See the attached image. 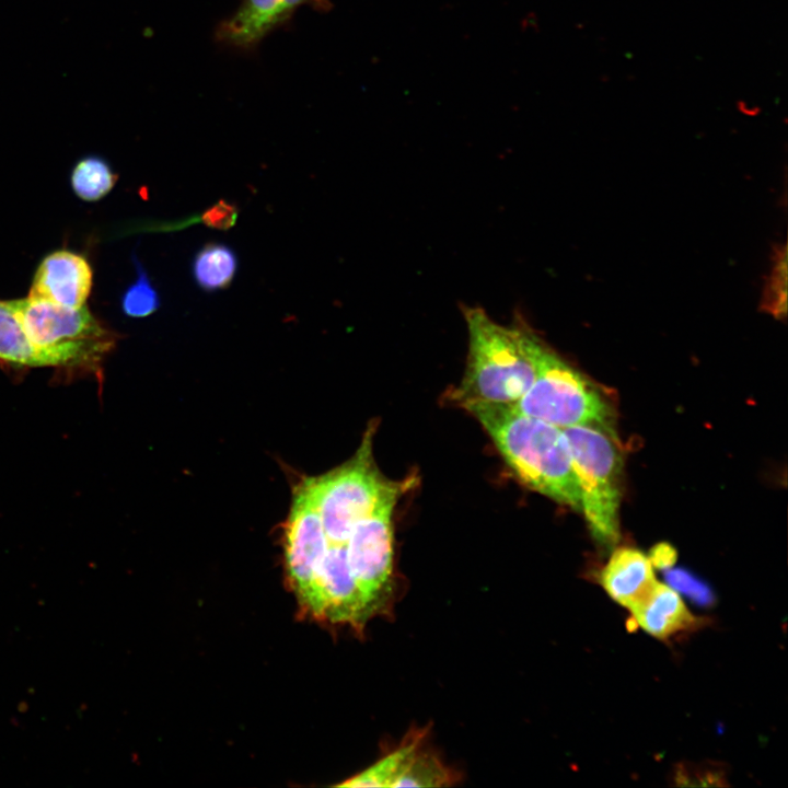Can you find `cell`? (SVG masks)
<instances>
[{
  "label": "cell",
  "mask_w": 788,
  "mask_h": 788,
  "mask_svg": "<svg viewBox=\"0 0 788 788\" xmlns=\"http://www.w3.org/2000/svg\"><path fill=\"white\" fill-rule=\"evenodd\" d=\"M237 209L228 201L220 200L202 215V221L210 228L228 230L234 225Z\"/></svg>",
  "instance_id": "cell-22"
},
{
  "label": "cell",
  "mask_w": 788,
  "mask_h": 788,
  "mask_svg": "<svg viewBox=\"0 0 788 788\" xmlns=\"http://www.w3.org/2000/svg\"><path fill=\"white\" fill-rule=\"evenodd\" d=\"M371 438L369 431L349 462L300 486L318 513L329 544H346L355 525L399 487L378 471Z\"/></svg>",
  "instance_id": "cell-6"
},
{
  "label": "cell",
  "mask_w": 788,
  "mask_h": 788,
  "mask_svg": "<svg viewBox=\"0 0 788 788\" xmlns=\"http://www.w3.org/2000/svg\"><path fill=\"white\" fill-rule=\"evenodd\" d=\"M577 478L581 509L594 538L611 546L619 538L622 459L613 428L580 425L563 429Z\"/></svg>",
  "instance_id": "cell-5"
},
{
  "label": "cell",
  "mask_w": 788,
  "mask_h": 788,
  "mask_svg": "<svg viewBox=\"0 0 788 788\" xmlns=\"http://www.w3.org/2000/svg\"><path fill=\"white\" fill-rule=\"evenodd\" d=\"M401 490L402 486L385 495L355 525L346 543L351 573L371 613L385 596L392 576V515Z\"/></svg>",
  "instance_id": "cell-7"
},
{
  "label": "cell",
  "mask_w": 788,
  "mask_h": 788,
  "mask_svg": "<svg viewBox=\"0 0 788 788\" xmlns=\"http://www.w3.org/2000/svg\"><path fill=\"white\" fill-rule=\"evenodd\" d=\"M464 317L468 356L455 398L462 406L513 405L535 378V334L523 324L501 325L480 308H464Z\"/></svg>",
  "instance_id": "cell-2"
},
{
  "label": "cell",
  "mask_w": 788,
  "mask_h": 788,
  "mask_svg": "<svg viewBox=\"0 0 788 788\" xmlns=\"http://www.w3.org/2000/svg\"><path fill=\"white\" fill-rule=\"evenodd\" d=\"M463 407L480 422L524 485L580 511V491L563 429L511 405L470 403Z\"/></svg>",
  "instance_id": "cell-1"
},
{
  "label": "cell",
  "mask_w": 788,
  "mask_h": 788,
  "mask_svg": "<svg viewBox=\"0 0 788 788\" xmlns=\"http://www.w3.org/2000/svg\"><path fill=\"white\" fill-rule=\"evenodd\" d=\"M24 333L42 368L102 376V363L116 335L86 308H67L28 298L13 300Z\"/></svg>",
  "instance_id": "cell-3"
},
{
  "label": "cell",
  "mask_w": 788,
  "mask_h": 788,
  "mask_svg": "<svg viewBox=\"0 0 788 788\" xmlns=\"http://www.w3.org/2000/svg\"><path fill=\"white\" fill-rule=\"evenodd\" d=\"M679 786H723L726 777L723 770L714 765L682 764L674 776Z\"/></svg>",
  "instance_id": "cell-21"
},
{
  "label": "cell",
  "mask_w": 788,
  "mask_h": 788,
  "mask_svg": "<svg viewBox=\"0 0 788 788\" xmlns=\"http://www.w3.org/2000/svg\"><path fill=\"white\" fill-rule=\"evenodd\" d=\"M601 581L607 594L629 610L658 582L648 556L631 547L614 551L603 568Z\"/></svg>",
  "instance_id": "cell-11"
},
{
  "label": "cell",
  "mask_w": 788,
  "mask_h": 788,
  "mask_svg": "<svg viewBox=\"0 0 788 788\" xmlns=\"http://www.w3.org/2000/svg\"><path fill=\"white\" fill-rule=\"evenodd\" d=\"M453 779L434 755L417 751L392 787H443L451 785Z\"/></svg>",
  "instance_id": "cell-17"
},
{
  "label": "cell",
  "mask_w": 788,
  "mask_h": 788,
  "mask_svg": "<svg viewBox=\"0 0 788 788\" xmlns=\"http://www.w3.org/2000/svg\"><path fill=\"white\" fill-rule=\"evenodd\" d=\"M738 107H739V109H741L742 112L748 113V114H750V115H754V114H756V113L760 111V108H758V107H755V106H753V107L750 108V107L748 106V104H746L745 102H743V101L738 102Z\"/></svg>",
  "instance_id": "cell-24"
},
{
  "label": "cell",
  "mask_w": 788,
  "mask_h": 788,
  "mask_svg": "<svg viewBox=\"0 0 788 788\" xmlns=\"http://www.w3.org/2000/svg\"><path fill=\"white\" fill-rule=\"evenodd\" d=\"M630 611L644 630L661 639L699 622L690 613L677 592L660 582Z\"/></svg>",
  "instance_id": "cell-12"
},
{
  "label": "cell",
  "mask_w": 788,
  "mask_h": 788,
  "mask_svg": "<svg viewBox=\"0 0 788 788\" xmlns=\"http://www.w3.org/2000/svg\"><path fill=\"white\" fill-rule=\"evenodd\" d=\"M0 361L15 369L42 368L24 333L13 300H0Z\"/></svg>",
  "instance_id": "cell-14"
},
{
  "label": "cell",
  "mask_w": 788,
  "mask_h": 788,
  "mask_svg": "<svg viewBox=\"0 0 788 788\" xmlns=\"http://www.w3.org/2000/svg\"><path fill=\"white\" fill-rule=\"evenodd\" d=\"M761 309L784 320L787 315V248L778 246L774 253L772 268L764 286Z\"/></svg>",
  "instance_id": "cell-18"
},
{
  "label": "cell",
  "mask_w": 788,
  "mask_h": 788,
  "mask_svg": "<svg viewBox=\"0 0 788 788\" xmlns=\"http://www.w3.org/2000/svg\"><path fill=\"white\" fill-rule=\"evenodd\" d=\"M669 586L676 592L687 596L694 603L708 606L714 603L715 595L711 588L691 571L683 568H669L665 572Z\"/></svg>",
  "instance_id": "cell-20"
},
{
  "label": "cell",
  "mask_w": 788,
  "mask_h": 788,
  "mask_svg": "<svg viewBox=\"0 0 788 788\" xmlns=\"http://www.w3.org/2000/svg\"><path fill=\"white\" fill-rule=\"evenodd\" d=\"M424 733L413 734L392 753L383 756L373 765L356 776L338 784L340 787H392L395 779L404 772L418 746Z\"/></svg>",
  "instance_id": "cell-15"
},
{
  "label": "cell",
  "mask_w": 788,
  "mask_h": 788,
  "mask_svg": "<svg viewBox=\"0 0 788 788\" xmlns=\"http://www.w3.org/2000/svg\"><path fill=\"white\" fill-rule=\"evenodd\" d=\"M533 354L535 378L511 405L515 410L560 429L580 425L612 428V406L593 383L536 335Z\"/></svg>",
  "instance_id": "cell-4"
},
{
  "label": "cell",
  "mask_w": 788,
  "mask_h": 788,
  "mask_svg": "<svg viewBox=\"0 0 788 788\" xmlns=\"http://www.w3.org/2000/svg\"><path fill=\"white\" fill-rule=\"evenodd\" d=\"M327 546L321 518L299 488L285 530V560L290 584L301 605L309 596Z\"/></svg>",
  "instance_id": "cell-8"
},
{
  "label": "cell",
  "mask_w": 788,
  "mask_h": 788,
  "mask_svg": "<svg viewBox=\"0 0 788 788\" xmlns=\"http://www.w3.org/2000/svg\"><path fill=\"white\" fill-rule=\"evenodd\" d=\"M237 270L234 251L222 243L205 244L193 260V276L205 291L212 292L230 286Z\"/></svg>",
  "instance_id": "cell-13"
},
{
  "label": "cell",
  "mask_w": 788,
  "mask_h": 788,
  "mask_svg": "<svg viewBox=\"0 0 788 788\" xmlns=\"http://www.w3.org/2000/svg\"><path fill=\"white\" fill-rule=\"evenodd\" d=\"M70 181L80 199L97 201L113 189L117 175L102 158L85 157L74 165Z\"/></svg>",
  "instance_id": "cell-16"
},
{
  "label": "cell",
  "mask_w": 788,
  "mask_h": 788,
  "mask_svg": "<svg viewBox=\"0 0 788 788\" xmlns=\"http://www.w3.org/2000/svg\"><path fill=\"white\" fill-rule=\"evenodd\" d=\"M648 558L652 567L669 569L676 560V552L670 544L659 543L651 548Z\"/></svg>",
  "instance_id": "cell-23"
},
{
  "label": "cell",
  "mask_w": 788,
  "mask_h": 788,
  "mask_svg": "<svg viewBox=\"0 0 788 788\" xmlns=\"http://www.w3.org/2000/svg\"><path fill=\"white\" fill-rule=\"evenodd\" d=\"M306 0H244L237 11L223 21L218 38L228 45L247 48L288 20Z\"/></svg>",
  "instance_id": "cell-10"
},
{
  "label": "cell",
  "mask_w": 788,
  "mask_h": 788,
  "mask_svg": "<svg viewBox=\"0 0 788 788\" xmlns=\"http://www.w3.org/2000/svg\"><path fill=\"white\" fill-rule=\"evenodd\" d=\"M92 279V268L83 255L67 250L55 251L38 265L27 298L80 308L89 298Z\"/></svg>",
  "instance_id": "cell-9"
},
{
  "label": "cell",
  "mask_w": 788,
  "mask_h": 788,
  "mask_svg": "<svg viewBox=\"0 0 788 788\" xmlns=\"http://www.w3.org/2000/svg\"><path fill=\"white\" fill-rule=\"evenodd\" d=\"M134 260L137 268V279L124 292L121 308L128 316L144 317L159 309L160 297L142 265L136 257H134Z\"/></svg>",
  "instance_id": "cell-19"
}]
</instances>
